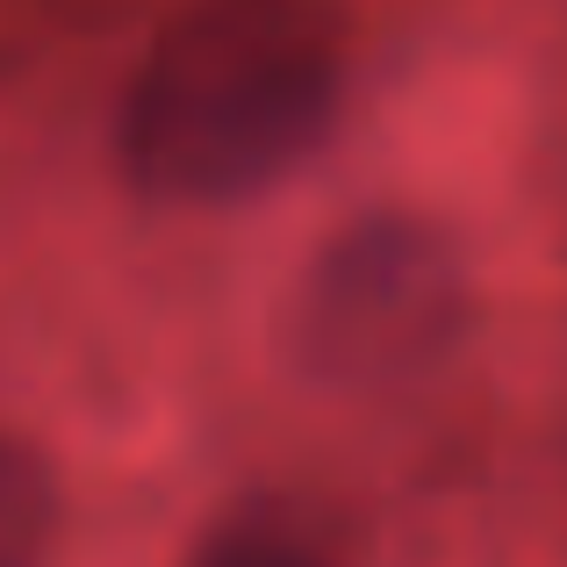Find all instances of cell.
Segmentation results:
<instances>
[{
	"mask_svg": "<svg viewBox=\"0 0 567 567\" xmlns=\"http://www.w3.org/2000/svg\"><path fill=\"white\" fill-rule=\"evenodd\" d=\"M187 567H338V554L323 539H309L288 517H230L202 539V554Z\"/></svg>",
	"mask_w": 567,
	"mask_h": 567,
	"instance_id": "277c9868",
	"label": "cell"
},
{
	"mask_svg": "<svg viewBox=\"0 0 567 567\" xmlns=\"http://www.w3.org/2000/svg\"><path fill=\"white\" fill-rule=\"evenodd\" d=\"M474 288L460 245L424 216L374 208L317 245L288 295V360L295 374L338 395H388L453 360L467 338Z\"/></svg>",
	"mask_w": 567,
	"mask_h": 567,
	"instance_id": "7a4b0ae2",
	"label": "cell"
},
{
	"mask_svg": "<svg viewBox=\"0 0 567 567\" xmlns=\"http://www.w3.org/2000/svg\"><path fill=\"white\" fill-rule=\"evenodd\" d=\"M338 86L323 0H187L130 80L115 152L158 202H245L323 144Z\"/></svg>",
	"mask_w": 567,
	"mask_h": 567,
	"instance_id": "6da1fadb",
	"label": "cell"
},
{
	"mask_svg": "<svg viewBox=\"0 0 567 567\" xmlns=\"http://www.w3.org/2000/svg\"><path fill=\"white\" fill-rule=\"evenodd\" d=\"M58 532V482L37 445L0 439V567H43Z\"/></svg>",
	"mask_w": 567,
	"mask_h": 567,
	"instance_id": "3957f363",
	"label": "cell"
}]
</instances>
